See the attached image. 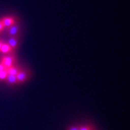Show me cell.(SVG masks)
<instances>
[{
    "instance_id": "cell-8",
    "label": "cell",
    "mask_w": 130,
    "mask_h": 130,
    "mask_svg": "<svg viewBox=\"0 0 130 130\" xmlns=\"http://www.w3.org/2000/svg\"><path fill=\"white\" fill-rule=\"evenodd\" d=\"M5 81H7L9 84H19L17 79L16 78V76L14 75H11V74H8L7 76V78L5 79Z\"/></svg>"
},
{
    "instance_id": "cell-9",
    "label": "cell",
    "mask_w": 130,
    "mask_h": 130,
    "mask_svg": "<svg viewBox=\"0 0 130 130\" xmlns=\"http://www.w3.org/2000/svg\"><path fill=\"white\" fill-rule=\"evenodd\" d=\"M7 75H8V73H7V69L0 71V80H5Z\"/></svg>"
},
{
    "instance_id": "cell-6",
    "label": "cell",
    "mask_w": 130,
    "mask_h": 130,
    "mask_svg": "<svg viewBox=\"0 0 130 130\" xmlns=\"http://www.w3.org/2000/svg\"><path fill=\"white\" fill-rule=\"evenodd\" d=\"M13 51V50L7 44V43H3V45H2V47H1V49H0V52L3 53V54H5V55L11 54Z\"/></svg>"
},
{
    "instance_id": "cell-11",
    "label": "cell",
    "mask_w": 130,
    "mask_h": 130,
    "mask_svg": "<svg viewBox=\"0 0 130 130\" xmlns=\"http://www.w3.org/2000/svg\"><path fill=\"white\" fill-rule=\"evenodd\" d=\"M5 29V27H4L3 23H2V20L0 19V33L4 31V29Z\"/></svg>"
},
{
    "instance_id": "cell-5",
    "label": "cell",
    "mask_w": 130,
    "mask_h": 130,
    "mask_svg": "<svg viewBox=\"0 0 130 130\" xmlns=\"http://www.w3.org/2000/svg\"><path fill=\"white\" fill-rule=\"evenodd\" d=\"M17 43H18V37L17 35L15 36L9 37V39L8 40L7 44L11 47L13 50H15L17 47Z\"/></svg>"
},
{
    "instance_id": "cell-2",
    "label": "cell",
    "mask_w": 130,
    "mask_h": 130,
    "mask_svg": "<svg viewBox=\"0 0 130 130\" xmlns=\"http://www.w3.org/2000/svg\"><path fill=\"white\" fill-rule=\"evenodd\" d=\"M28 77H29V74H28L27 71L23 70V69H21L16 75L18 83H23V82H25L28 79Z\"/></svg>"
},
{
    "instance_id": "cell-10",
    "label": "cell",
    "mask_w": 130,
    "mask_h": 130,
    "mask_svg": "<svg viewBox=\"0 0 130 130\" xmlns=\"http://www.w3.org/2000/svg\"><path fill=\"white\" fill-rule=\"evenodd\" d=\"M79 130H94V128L91 125H83L79 127Z\"/></svg>"
},
{
    "instance_id": "cell-12",
    "label": "cell",
    "mask_w": 130,
    "mask_h": 130,
    "mask_svg": "<svg viewBox=\"0 0 130 130\" xmlns=\"http://www.w3.org/2000/svg\"><path fill=\"white\" fill-rule=\"evenodd\" d=\"M67 130H79L78 126H71Z\"/></svg>"
},
{
    "instance_id": "cell-4",
    "label": "cell",
    "mask_w": 130,
    "mask_h": 130,
    "mask_svg": "<svg viewBox=\"0 0 130 130\" xmlns=\"http://www.w3.org/2000/svg\"><path fill=\"white\" fill-rule=\"evenodd\" d=\"M19 27L18 26V25L16 23L15 24L13 25L11 27H8V30H7V32H8V34L9 35V37L11 36H15L17 35L18 32H19Z\"/></svg>"
},
{
    "instance_id": "cell-3",
    "label": "cell",
    "mask_w": 130,
    "mask_h": 130,
    "mask_svg": "<svg viewBox=\"0 0 130 130\" xmlns=\"http://www.w3.org/2000/svg\"><path fill=\"white\" fill-rule=\"evenodd\" d=\"M1 20H2L5 28L9 27L11 25L16 23V20L15 19V18L13 17H11V16H7V17H3L2 19H1Z\"/></svg>"
},
{
    "instance_id": "cell-1",
    "label": "cell",
    "mask_w": 130,
    "mask_h": 130,
    "mask_svg": "<svg viewBox=\"0 0 130 130\" xmlns=\"http://www.w3.org/2000/svg\"><path fill=\"white\" fill-rule=\"evenodd\" d=\"M16 62V59L13 55H5L4 57H2L0 62L5 66L6 69L10 68L15 65Z\"/></svg>"
},
{
    "instance_id": "cell-7",
    "label": "cell",
    "mask_w": 130,
    "mask_h": 130,
    "mask_svg": "<svg viewBox=\"0 0 130 130\" xmlns=\"http://www.w3.org/2000/svg\"><path fill=\"white\" fill-rule=\"evenodd\" d=\"M21 70L20 68L19 67H16V66H13V67L9 68V69H7V73L8 74H11V75H14L16 76L17 74V73L19 72V70Z\"/></svg>"
},
{
    "instance_id": "cell-13",
    "label": "cell",
    "mask_w": 130,
    "mask_h": 130,
    "mask_svg": "<svg viewBox=\"0 0 130 130\" xmlns=\"http://www.w3.org/2000/svg\"><path fill=\"white\" fill-rule=\"evenodd\" d=\"M5 69H6V68L5 67V66H4L3 64L0 62V71L4 70H5Z\"/></svg>"
},
{
    "instance_id": "cell-14",
    "label": "cell",
    "mask_w": 130,
    "mask_h": 130,
    "mask_svg": "<svg viewBox=\"0 0 130 130\" xmlns=\"http://www.w3.org/2000/svg\"><path fill=\"white\" fill-rule=\"evenodd\" d=\"M4 42L3 41H2V40H0V49H1V47H2V45H3V43H4Z\"/></svg>"
}]
</instances>
